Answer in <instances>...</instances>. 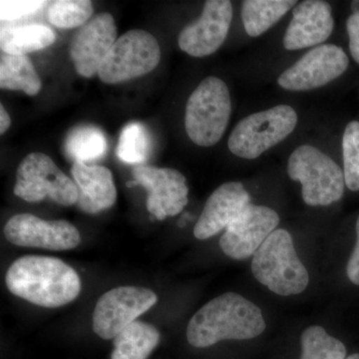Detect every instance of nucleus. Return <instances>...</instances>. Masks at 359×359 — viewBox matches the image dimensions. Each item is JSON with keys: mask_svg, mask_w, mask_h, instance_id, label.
I'll return each instance as SVG.
<instances>
[{"mask_svg": "<svg viewBox=\"0 0 359 359\" xmlns=\"http://www.w3.org/2000/svg\"><path fill=\"white\" fill-rule=\"evenodd\" d=\"M290 178L302 184V199L311 207H327L344 194V170L332 158L311 145L295 149L287 163Z\"/></svg>", "mask_w": 359, "mask_h": 359, "instance_id": "obj_5", "label": "nucleus"}, {"mask_svg": "<svg viewBox=\"0 0 359 359\" xmlns=\"http://www.w3.org/2000/svg\"><path fill=\"white\" fill-rule=\"evenodd\" d=\"M297 4L294 0H245L241 13L245 32L252 37L259 36Z\"/></svg>", "mask_w": 359, "mask_h": 359, "instance_id": "obj_21", "label": "nucleus"}, {"mask_svg": "<svg viewBox=\"0 0 359 359\" xmlns=\"http://www.w3.org/2000/svg\"><path fill=\"white\" fill-rule=\"evenodd\" d=\"M157 302V294L145 287H115L97 302L92 318L94 332L101 339H114Z\"/></svg>", "mask_w": 359, "mask_h": 359, "instance_id": "obj_9", "label": "nucleus"}, {"mask_svg": "<svg viewBox=\"0 0 359 359\" xmlns=\"http://www.w3.org/2000/svg\"><path fill=\"white\" fill-rule=\"evenodd\" d=\"M347 34L349 37V50L356 63L359 65V14L353 13L346 21Z\"/></svg>", "mask_w": 359, "mask_h": 359, "instance_id": "obj_29", "label": "nucleus"}, {"mask_svg": "<svg viewBox=\"0 0 359 359\" xmlns=\"http://www.w3.org/2000/svg\"><path fill=\"white\" fill-rule=\"evenodd\" d=\"M6 240L18 247L50 250L75 249L81 242L76 226L65 219L46 221L32 214H18L4 226Z\"/></svg>", "mask_w": 359, "mask_h": 359, "instance_id": "obj_12", "label": "nucleus"}, {"mask_svg": "<svg viewBox=\"0 0 359 359\" xmlns=\"http://www.w3.org/2000/svg\"><path fill=\"white\" fill-rule=\"evenodd\" d=\"M346 359H359V353L351 354V355L347 356Z\"/></svg>", "mask_w": 359, "mask_h": 359, "instance_id": "obj_34", "label": "nucleus"}, {"mask_svg": "<svg viewBox=\"0 0 359 359\" xmlns=\"http://www.w3.org/2000/svg\"><path fill=\"white\" fill-rule=\"evenodd\" d=\"M11 125V118L4 107L0 105V134L4 135Z\"/></svg>", "mask_w": 359, "mask_h": 359, "instance_id": "obj_31", "label": "nucleus"}, {"mask_svg": "<svg viewBox=\"0 0 359 359\" xmlns=\"http://www.w3.org/2000/svg\"><path fill=\"white\" fill-rule=\"evenodd\" d=\"M117 41V28L110 13H103L82 26L71 42L70 57L80 76L98 74L101 65Z\"/></svg>", "mask_w": 359, "mask_h": 359, "instance_id": "obj_15", "label": "nucleus"}, {"mask_svg": "<svg viewBox=\"0 0 359 359\" xmlns=\"http://www.w3.org/2000/svg\"><path fill=\"white\" fill-rule=\"evenodd\" d=\"M334 27L330 4L323 0H306L295 6L285 36L287 50H301L323 43Z\"/></svg>", "mask_w": 359, "mask_h": 359, "instance_id": "obj_16", "label": "nucleus"}, {"mask_svg": "<svg viewBox=\"0 0 359 359\" xmlns=\"http://www.w3.org/2000/svg\"><path fill=\"white\" fill-rule=\"evenodd\" d=\"M160 339V332L152 325L134 321L113 340L111 359H148Z\"/></svg>", "mask_w": 359, "mask_h": 359, "instance_id": "obj_19", "label": "nucleus"}, {"mask_svg": "<svg viewBox=\"0 0 359 359\" xmlns=\"http://www.w3.org/2000/svg\"><path fill=\"white\" fill-rule=\"evenodd\" d=\"M46 1H8V0H1L0 1V18L2 21H13L20 20L25 16L32 15L41 9L46 4Z\"/></svg>", "mask_w": 359, "mask_h": 359, "instance_id": "obj_28", "label": "nucleus"}, {"mask_svg": "<svg viewBox=\"0 0 359 359\" xmlns=\"http://www.w3.org/2000/svg\"><path fill=\"white\" fill-rule=\"evenodd\" d=\"M299 359H346V347L327 334L320 325H311L302 332Z\"/></svg>", "mask_w": 359, "mask_h": 359, "instance_id": "obj_24", "label": "nucleus"}, {"mask_svg": "<svg viewBox=\"0 0 359 359\" xmlns=\"http://www.w3.org/2000/svg\"><path fill=\"white\" fill-rule=\"evenodd\" d=\"M41 79L26 55L2 54L0 60V88L18 90L28 96L39 94Z\"/></svg>", "mask_w": 359, "mask_h": 359, "instance_id": "obj_22", "label": "nucleus"}, {"mask_svg": "<svg viewBox=\"0 0 359 359\" xmlns=\"http://www.w3.org/2000/svg\"><path fill=\"white\" fill-rule=\"evenodd\" d=\"M71 174L78 190L76 205L81 211L98 214L115 204L117 190L108 168L74 163Z\"/></svg>", "mask_w": 359, "mask_h": 359, "instance_id": "obj_18", "label": "nucleus"}, {"mask_svg": "<svg viewBox=\"0 0 359 359\" xmlns=\"http://www.w3.org/2000/svg\"><path fill=\"white\" fill-rule=\"evenodd\" d=\"M108 143L102 130L92 125H81L71 130L65 141V151L74 163L101 159L107 152Z\"/></svg>", "mask_w": 359, "mask_h": 359, "instance_id": "obj_23", "label": "nucleus"}, {"mask_svg": "<svg viewBox=\"0 0 359 359\" xmlns=\"http://www.w3.org/2000/svg\"><path fill=\"white\" fill-rule=\"evenodd\" d=\"M55 33L48 26L26 25L14 27H2L0 48L11 55H26L41 50L55 41Z\"/></svg>", "mask_w": 359, "mask_h": 359, "instance_id": "obj_20", "label": "nucleus"}, {"mask_svg": "<svg viewBox=\"0 0 359 359\" xmlns=\"http://www.w3.org/2000/svg\"><path fill=\"white\" fill-rule=\"evenodd\" d=\"M344 173L346 186L353 192L359 191V122L346 125L342 137Z\"/></svg>", "mask_w": 359, "mask_h": 359, "instance_id": "obj_27", "label": "nucleus"}, {"mask_svg": "<svg viewBox=\"0 0 359 359\" xmlns=\"http://www.w3.org/2000/svg\"><path fill=\"white\" fill-rule=\"evenodd\" d=\"M280 217L266 205L249 204L228 226L221 238L222 250L233 259L254 256L257 249L276 230Z\"/></svg>", "mask_w": 359, "mask_h": 359, "instance_id": "obj_11", "label": "nucleus"}, {"mask_svg": "<svg viewBox=\"0 0 359 359\" xmlns=\"http://www.w3.org/2000/svg\"><path fill=\"white\" fill-rule=\"evenodd\" d=\"M250 266L257 282L276 294H299L308 287V269L297 256L292 235L283 229H278L264 241Z\"/></svg>", "mask_w": 359, "mask_h": 359, "instance_id": "obj_3", "label": "nucleus"}, {"mask_svg": "<svg viewBox=\"0 0 359 359\" xmlns=\"http://www.w3.org/2000/svg\"><path fill=\"white\" fill-rule=\"evenodd\" d=\"M351 11H353V13L359 14V0H354L351 2Z\"/></svg>", "mask_w": 359, "mask_h": 359, "instance_id": "obj_32", "label": "nucleus"}, {"mask_svg": "<svg viewBox=\"0 0 359 359\" xmlns=\"http://www.w3.org/2000/svg\"><path fill=\"white\" fill-rule=\"evenodd\" d=\"M348 65V57L341 47L334 44L320 45L283 71L278 83L289 91L320 88L341 76Z\"/></svg>", "mask_w": 359, "mask_h": 359, "instance_id": "obj_10", "label": "nucleus"}, {"mask_svg": "<svg viewBox=\"0 0 359 359\" xmlns=\"http://www.w3.org/2000/svg\"><path fill=\"white\" fill-rule=\"evenodd\" d=\"M93 11L89 0H58L49 6L47 18L56 27L73 29L86 25Z\"/></svg>", "mask_w": 359, "mask_h": 359, "instance_id": "obj_26", "label": "nucleus"}, {"mask_svg": "<svg viewBox=\"0 0 359 359\" xmlns=\"http://www.w3.org/2000/svg\"><path fill=\"white\" fill-rule=\"evenodd\" d=\"M297 120V112L289 105L254 113L236 125L229 138L228 147L237 157L256 159L292 134Z\"/></svg>", "mask_w": 359, "mask_h": 359, "instance_id": "obj_6", "label": "nucleus"}, {"mask_svg": "<svg viewBox=\"0 0 359 359\" xmlns=\"http://www.w3.org/2000/svg\"><path fill=\"white\" fill-rule=\"evenodd\" d=\"M6 283L11 294L42 308L65 306L81 292L74 269L53 257H20L9 266Z\"/></svg>", "mask_w": 359, "mask_h": 359, "instance_id": "obj_2", "label": "nucleus"}, {"mask_svg": "<svg viewBox=\"0 0 359 359\" xmlns=\"http://www.w3.org/2000/svg\"><path fill=\"white\" fill-rule=\"evenodd\" d=\"M150 136L141 123H129L123 128L116 154L127 164H142L149 157Z\"/></svg>", "mask_w": 359, "mask_h": 359, "instance_id": "obj_25", "label": "nucleus"}, {"mask_svg": "<svg viewBox=\"0 0 359 359\" xmlns=\"http://www.w3.org/2000/svg\"><path fill=\"white\" fill-rule=\"evenodd\" d=\"M231 20L233 6L231 1L208 0L200 18L180 32V48L193 57L211 55L226 40Z\"/></svg>", "mask_w": 359, "mask_h": 359, "instance_id": "obj_14", "label": "nucleus"}, {"mask_svg": "<svg viewBox=\"0 0 359 359\" xmlns=\"http://www.w3.org/2000/svg\"><path fill=\"white\" fill-rule=\"evenodd\" d=\"M346 275L351 283L359 285V216L356 221V243L347 263Z\"/></svg>", "mask_w": 359, "mask_h": 359, "instance_id": "obj_30", "label": "nucleus"}, {"mask_svg": "<svg viewBox=\"0 0 359 359\" xmlns=\"http://www.w3.org/2000/svg\"><path fill=\"white\" fill-rule=\"evenodd\" d=\"M138 185V183H137L135 180H131V181L127 182L126 186L128 187V188H132V187Z\"/></svg>", "mask_w": 359, "mask_h": 359, "instance_id": "obj_33", "label": "nucleus"}, {"mask_svg": "<svg viewBox=\"0 0 359 359\" xmlns=\"http://www.w3.org/2000/svg\"><path fill=\"white\" fill-rule=\"evenodd\" d=\"M135 181L148 192L146 207L156 219L163 221L183 211L188 205L186 177L169 168L139 165L132 171Z\"/></svg>", "mask_w": 359, "mask_h": 359, "instance_id": "obj_13", "label": "nucleus"}, {"mask_svg": "<svg viewBox=\"0 0 359 359\" xmlns=\"http://www.w3.org/2000/svg\"><path fill=\"white\" fill-rule=\"evenodd\" d=\"M13 192L29 203L48 197L56 204L68 207L78 201L76 184L42 153H32L21 161Z\"/></svg>", "mask_w": 359, "mask_h": 359, "instance_id": "obj_7", "label": "nucleus"}, {"mask_svg": "<svg viewBox=\"0 0 359 359\" xmlns=\"http://www.w3.org/2000/svg\"><path fill=\"white\" fill-rule=\"evenodd\" d=\"M261 309L236 292L215 297L197 311L187 327V339L197 348L223 340L256 339L266 330Z\"/></svg>", "mask_w": 359, "mask_h": 359, "instance_id": "obj_1", "label": "nucleus"}, {"mask_svg": "<svg viewBox=\"0 0 359 359\" xmlns=\"http://www.w3.org/2000/svg\"><path fill=\"white\" fill-rule=\"evenodd\" d=\"M231 113L230 91L226 84L218 77L205 78L187 102V135L196 145L212 147L224 136Z\"/></svg>", "mask_w": 359, "mask_h": 359, "instance_id": "obj_4", "label": "nucleus"}, {"mask_svg": "<svg viewBox=\"0 0 359 359\" xmlns=\"http://www.w3.org/2000/svg\"><path fill=\"white\" fill-rule=\"evenodd\" d=\"M250 196L240 182H228L219 186L205 203L194 236L204 241L226 229L238 214L250 204Z\"/></svg>", "mask_w": 359, "mask_h": 359, "instance_id": "obj_17", "label": "nucleus"}, {"mask_svg": "<svg viewBox=\"0 0 359 359\" xmlns=\"http://www.w3.org/2000/svg\"><path fill=\"white\" fill-rule=\"evenodd\" d=\"M161 60V48L151 33L132 29L113 45L98 76L107 84H117L148 74Z\"/></svg>", "mask_w": 359, "mask_h": 359, "instance_id": "obj_8", "label": "nucleus"}]
</instances>
